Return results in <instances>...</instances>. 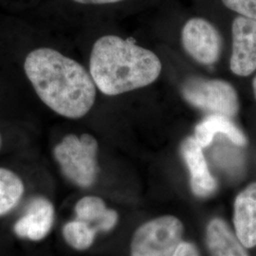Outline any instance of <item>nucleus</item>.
I'll return each mask as SVG.
<instances>
[{
  "mask_svg": "<svg viewBox=\"0 0 256 256\" xmlns=\"http://www.w3.org/2000/svg\"><path fill=\"white\" fill-rule=\"evenodd\" d=\"M24 70L38 97L55 113L79 119L92 110L97 88L77 61L54 48H39L27 55Z\"/></svg>",
  "mask_w": 256,
  "mask_h": 256,
  "instance_id": "nucleus-1",
  "label": "nucleus"
},
{
  "mask_svg": "<svg viewBox=\"0 0 256 256\" xmlns=\"http://www.w3.org/2000/svg\"><path fill=\"white\" fill-rule=\"evenodd\" d=\"M162 70L160 57L131 39L108 34L92 46L90 74L104 95L117 96L146 88L158 80Z\"/></svg>",
  "mask_w": 256,
  "mask_h": 256,
  "instance_id": "nucleus-2",
  "label": "nucleus"
},
{
  "mask_svg": "<svg viewBox=\"0 0 256 256\" xmlns=\"http://www.w3.org/2000/svg\"><path fill=\"white\" fill-rule=\"evenodd\" d=\"M98 142L90 134L68 135L54 149V156L64 176L75 185L88 188L98 174Z\"/></svg>",
  "mask_w": 256,
  "mask_h": 256,
  "instance_id": "nucleus-3",
  "label": "nucleus"
},
{
  "mask_svg": "<svg viewBox=\"0 0 256 256\" xmlns=\"http://www.w3.org/2000/svg\"><path fill=\"white\" fill-rule=\"evenodd\" d=\"M184 100L194 108L234 119L239 112V97L234 86L222 79L192 77L183 82Z\"/></svg>",
  "mask_w": 256,
  "mask_h": 256,
  "instance_id": "nucleus-4",
  "label": "nucleus"
},
{
  "mask_svg": "<svg viewBox=\"0 0 256 256\" xmlns=\"http://www.w3.org/2000/svg\"><path fill=\"white\" fill-rule=\"evenodd\" d=\"M184 227L173 216H164L142 224L131 242V256H173L182 242Z\"/></svg>",
  "mask_w": 256,
  "mask_h": 256,
  "instance_id": "nucleus-5",
  "label": "nucleus"
},
{
  "mask_svg": "<svg viewBox=\"0 0 256 256\" xmlns=\"http://www.w3.org/2000/svg\"><path fill=\"white\" fill-rule=\"evenodd\" d=\"M180 42L186 54L203 66L218 63L222 54L223 40L220 30L205 18L188 19L180 32Z\"/></svg>",
  "mask_w": 256,
  "mask_h": 256,
  "instance_id": "nucleus-6",
  "label": "nucleus"
},
{
  "mask_svg": "<svg viewBox=\"0 0 256 256\" xmlns=\"http://www.w3.org/2000/svg\"><path fill=\"white\" fill-rule=\"evenodd\" d=\"M230 70L239 77L256 72V21L236 16L232 22Z\"/></svg>",
  "mask_w": 256,
  "mask_h": 256,
  "instance_id": "nucleus-7",
  "label": "nucleus"
},
{
  "mask_svg": "<svg viewBox=\"0 0 256 256\" xmlns=\"http://www.w3.org/2000/svg\"><path fill=\"white\" fill-rule=\"evenodd\" d=\"M54 207L46 198H34L28 204L25 214L14 226L16 236L32 241L46 238L54 226Z\"/></svg>",
  "mask_w": 256,
  "mask_h": 256,
  "instance_id": "nucleus-8",
  "label": "nucleus"
},
{
  "mask_svg": "<svg viewBox=\"0 0 256 256\" xmlns=\"http://www.w3.org/2000/svg\"><path fill=\"white\" fill-rule=\"evenodd\" d=\"M182 155L191 174L192 191L196 196L206 198L216 190V182L210 174L202 147L194 137H188L182 144Z\"/></svg>",
  "mask_w": 256,
  "mask_h": 256,
  "instance_id": "nucleus-9",
  "label": "nucleus"
},
{
  "mask_svg": "<svg viewBox=\"0 0 256 256\" xmlns=\"http://www.w3.org/2000/svg\"><path fill=\"white\" fill-rule=\"evenodd\" d=\"M234 226L243 246H256V182L248 184L239 192L234 205Z\"/></svg>",
  "mask_w": 256,
  "mask_h": 256,
  "instance_id": "nucleus-10",
  "label": "nucleus"
},
{
  "mask_svg": "<svg viewBox=\"0 0 256 256\" xmlns=\"http://www.w3.org/2000/svg\"><path fill=\"white\" fill-rule=\"evenodd\" d=\"M206 241L210 256H250L225 220H210L206 230Z\"/></svg>",
  "mask_w": 256,
  "mask_h": 256,
  "instance_id": "nucleus-11",
  "label": "nucleus"
},
{
  "mask_svg": "<svg viewBox=\"0 0 256 256\" xmlns=\"http://www.w3.org/2000/svg\"><path fill=\"white\" fill-rule=\"evenodd\" d=\"M76 220L86 223L96 232H110L118 222V214L108 209L101 198L84 196L75 206Z\"/></svg>",
  "mask_w": 256,
  "mask_h": 256,
  "instance_id": "nucleus-12",
  "label": "nucleus"
},
{
  "mask_svg": "<svg viewBox=\"0 0 256 256\" xmlns=\"http://www.w3.org/2000/svg\"><path fill=\"white\" fill-rule=\"evenodd\" d=\"M218 133H222L229 138L236 146L247 144V137L234 124L232 120L220 115H209L198 124L194 130V138L200 146H208Z\"/></svg>",
  "mask_w": 256,
  "mask_h": 256,
  "instance_id": "nucleus-13",
  "label": "nucleus"
},
{
  "mask_svg": "<svg viewBox=\"0 0 256 256\" xmlns=\"http://www.w3.org/2000/svg\"><path fill=\"white\" fill-rule=\"evenodd\" d=\"M24 183L12 171L0 167V216L12 210L24 194Z\"/></svg>",
  "mask_w": 256,
  "mask_h": 256,
  "instance_id": "nucleus-14",
  "label": "nucleus"
},
{
  "mask_svg": "<svg viewBox=\"0 0 256 256\" xmlns=\"http://www.w3.org/2000/svg\"><path fill=\"white\" fill-rule=\"evenodd\" d=\"M96 234L94 230L81 220L70 221L63 227V236L66 242L77 250H84L92 247Z\"/></svg>",
  "mask_w": 256,
  "mask_h": 256,
  "instance_id": "nucleus-15",
  "label": "nucleus"
},
{
  "mask_svg": "<svg viewBox=\"0 0 256 256\" xmlns=\"http://www.w3.org/2000/svg\"><path fill=\"white\" fill-rule=\"evenodd\" d=\"M223 5L239 16L256 21V0H221Z\"/></svg>",
  "mask_w": 256,
  "mask_h": 256,
  "instance_id": "nucleus-16",
  "label": "nucleus"
},
{
  "mask_svg": "<svg viewBox=\"0 0 256 256\" xmlns=\"http://www.w3.org/2000/svg\"><path fill=\"white\" fill-rule=\"evenodd\" d=\"M173 256H200V254L192 243L182 241Z\"/></svg>",
  "mask_w": 256,
  "mask_h": 256,
  "instance_id": "nucleus-17",
  "label": "nucleus"
},
{
  "mask_svg": "<svg viewBox=\"0 0 256 256\" xmlns=\"http://www.w3.org/2000/svg\"><path fill=\"white\" fill-rule=\"evenodd\" d=\"M74 2L84 5H108L124 2L126 0H74Z\"/></svg>",
  "mask_w": 256,
  "mask_h": 256,
  "instance_id": "nucleus-18",
  "label": "nucleus"
},
{
  "mask_svg": "<svg viewBox=\"0 0 256 256\" xmlns=\"http://www.w3.org/2000/svg\"><path fill=\"white\" fill-rule=\"evenodd\" d=\"M252 92H254V98L256 100V74L252 80Z\"/></svg>",
  "mask_w": 256,
  "mask_h": 256,
  "instance_id": "nucleus-19",
  "label": "nucleus"
},
{
  "mask_svg": "<svg viewBox=\"0 0 256 256\" xmlns=\"http://www.w3.org/2000/svg\"><path fill=\"white\" fill-rule=\"evenodd\" d=\"M0 146H1V136H0Z\"/></svg>",
  "mask_w": 256,
  "mask_h": 256,
  "instance_id": "nucleus-20",
  "label": "nucleus"
}]
</instances>
